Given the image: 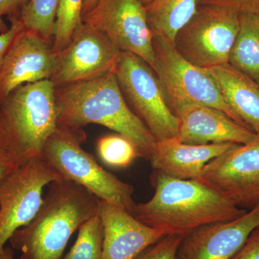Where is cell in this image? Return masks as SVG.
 Listing matches in <instances>:
<instances>
[{
	"instance_id": "obj_1",
	"label": "cell",
	"mask_w": 259,
	"mask_h": 259,
	"mask_svg": "<svg viewBox=\"0 0 259 259\" xmlns=\"http://www.w3.org/2000/svg\"><path fill=\"white\" fill-rule=\"evenodd\" d=\"M151 180L153 197L136 204L133 214L166 235L183 236L200 227L236 219L248 211L201 180H180L154 170Z\"/></svg>"
},
{
	"instance_id": "obj_2",
	"label": "cell",
	"mask_w": 259,
	"mask_h": 259,
	"mask_svg": "<svg viewBox=\"0 0 259 259\" xmlns=\"http://www.w3.org/2000/svg\"><path fill=\"white\" fill-rule=\"evenodd\" d=\"M58 127L81 131L97 124L131 140L142 157L149 160L156 141L131 110L114 72L102 77L56 88Z\"/></svg>"
},
{
	"instance_id": "obj_3",
	"label": "cell",
	"mask_w": 259,
	"mask_h": 259,
	"mask_svg": "<svg viewBox=\"0 0 259 259\" xmlns=\"http://www.w3.org/2000/svg\"><path fill=\"white\" fill-rule=\"evenodd\" d=\"M100 199L82 186L60 179L51 182L40 209L10 243L19 259H61L70 238L98 214Z\"/></svg>"
},
{
	"instance_id": "obj_4",
	"label": "cell",
	"mask_w": 259,
	"mask_h": 259,
	"mask_svg": "<svg viewBox=\"0 0 259 259\" xmlns=\"http://www.w3.org/2000/svg\"><path fill=\"white\" fill-rule=\"evenodd\" d=\"M55 90L50 79L26 83L0 104V140L18 167L41 158L58 129Z\"/></svg>"
},
{
	"instance_id": "obj_5",
	"label": "cell",
	"mask_w": 259,
	"mask_h": 259,
	"mask_svg": "<svg viewBox=\"0 0 259 259\" xmlns=\"http://www.w3.org/2000/svg\"><path fill=\"white\" fill-rule=\"evenodd\" d=\"M83 131L58 127L44 146L42 159L63 179L82 186L100 199L118 204L134 213V186L106 171L81 147Z\"/></svg>"
},
{
	"instance_id": "obj_6",
	"label": "cell",
	"mask_w": 259,
	"mask_h": 259,
	"mask_svg": "<svg viewBox=\"0 0 259 259\" xmlns=\"http://www.w3.org/2000/svg\"><path fill=\"white\" fill-rule=\"evenodd\" d=\"M153 47L155 54L153 70L174 115L185 105H205L221 110L237 123L248 128L227 104L217 83L205 69L184 59L173 42L161 34L153 33Z\"/></svg>"
},
{
	"instance_id": "obj_7",
	"label": "cell",
	"mask_w": 259,
	"mask_h": 259,
	"mask_svg": "<svg viewBox=\"0 0 259 259\" xmlns=\"http://www.w3.org/2000/svg\"><path fill=\"white\" fill-rule=\"evenodd\" d=\"M115 74L127 105L156 142L177 137L178 119L167 105L151 66L139 56L121 51Z\"/></svg>"
},
{
	"instance_id": "obj_8",
	"label": "cell",
	"mask_w": 259,
	"mask_h": 259,
	"mask_svg": "<svg viewBox=\"0 0 259 259\" xmlns=\"http://www.w3.org/2000/svg\"><path fill=\"white\" fill-rule=\"evenodd\" d=\"M239 28L238 13L199 5L197 13L177 32L174 47L184 59L201 69L227 64Z\"/></svg>"
},
{
	"instance_id": "obj_9",
	"label": "cell",
	"mask_w": 259,
	"mask_h": 259,
	"mask_svg": "<svg viewBox=\"0 0 259 259\" xmlns=\"http://www.w3.org/2000/svg\"><path fill=\"white\" fill-rule=\"evenodd\" d=\"M63 179L42 158L18 166L0 185V250L15 231L35 217L44 188Z\"/></svg>"
},
{
	"instance_id": "obj_10",
	"label": "cell",
	"mask_w": 259,
	"mask_h": 259,
	"mask_svg": "<svg viewBox=\"0 0 259 259\" xmlns=\"http://www.w3.org/2000/svg\"><path fill=\"white\" fill-rule=\"evenodd\" d=\"M120 54L105 34L83 23L69 44L56 54L51 81L60 88L115 73Z\"/></svg>"
},
{
	"instance_id": "obj_11",
	"label": "cell",
	"mask_w": 259,
	"mask_h": 259,
	"mask_svg": "<svg viewBox=\"0 0 259 259\" xmlns=\"http://www.w3.org/2000/svg\"><path fill=\"white\" fill-rule=\"evenodd\" d=\"M82 21L105 34L121 51L139 56L153 69V32L140 0H100L83 15Z\"/></svg>"
},
{
	"instance_id": "obj_12",
	"label": "cell",
	"mask_w": 259,
	"mask_h": 259,
	"mask_svg": "<svg viewBox=\"0 0 259 259\" xmlns=\"http://www.w3.org/2000/svg\"><path fill=\"white\" fill-rule=\"evenodd\" d=\"M199 180L224 194L239 208L250 210L259 205V133L246 144L212 160Z\"/></svg>"
},
{
	"instance_id": "obj_13",
	"label": "cell",
	"mask_w": 259,
	"mask_h": 259,
	"mask_svg": "<svg viewBox=\"0 0 259 259\" xmlns=\"http://www.w3.org/2000/svg\"><path fill=\"white\" fill-rule=\"evenodd\" d=\"M56 54L52 42L24 29L12 42L0 69V104L19 87L50 79Z\"/></svg>"
},
{
	"instance_id": "obj_14",
	"label": "cell",
	"mask_w": 259,
	"mask_h": 259,
	"mask_svg": "<svg viewBox=\"0 0 259 259\" xmlns=\"http://www.w3.org/2000/svg\"><path fill=\"white\" fill-rule=\"evenodd\" d=\"M259 226V205L232 221L200 227L182 236L175 259H231Z\"/></svg>"
},
{
	"instance_id": "obj_15",
	"label": "cell",
	"mask_w": 259,
	"mask_h": 259,
	"mask_svg": "<svg viewBox=\"0 0 259 259\" xmlns=\"http://www.w3.org/2000/svg\"><path fill=\"white\" fill-rule=\"evenodd\" d=\"M98 214L103 225V259H134L166 236L112 202L100 199Z\"/></svg>"
},
{
	"instance_id": "obj_16",
	"label": "cell",
	"mask_w": 259,
	"mask_h": 259,
	"mask_svg": "<svg viewBox=\"0 0 259 259\" xmlns=\"http://www.w3.org/2000/svg\"><path fill=\"white\" fill-rule=\"evenodd\" d=\"M175 115L179 121L177 138L184 144L243 145L251 142L257 136L214 107L187 105L177 110Z\"/></svg>"
},
{
	"instance_id": "obj_17",
	"label": "cell",
	"mask_w": 259,
	"mask_h": 259,
	"mask_svg": "<svg viewBox=\"0 0 259 259\" xmlns=\"http://www.w3.org/2000/svg\"><path fill=\"white\" fill-rule=\"evenodd\" d=\"M237 145L187 144L173 138L157 141L149 161L154 171L180 180H198L207 163Z\"/></svg>"
},
{
	"instance_id": "obj_18",
	"label": "cell",
	"mask_w": 259,
	"mask_h": 259,
	"mask_svg": "<svg viewBox=\"0 0 259 259\" xmlns=\"http://www.w3.org/2000/svg\"><path fill=\"white\" fill-rule=\"evenodd\" d=\"M227 104L250 131L259 133V83L229 64L205 69Z\"/></svg>"
},
{
	"instance_id": "obj_19",
	"label": "cell",
	"mask_w": 259,
	"mask_h": 259,
	"mask_svg": "<svg viewBox=\"0 0 259 259\" xmlns=\"http://www.w3.org/2000/svg\"><path fill=\"white\" fill-rule=\"evenodd\" d=\"M198 7L199 0H152L145 8L153 33L161 34L173 42Z\"/></svg>"
},
{
	"instance_id": "obj_20",
	"label": "cell",
	"mask_w": 259,
	"mask_h": 259,
	"mask_svg": "<svg viewBox=\"0 0 259 259\" xmlns=\"http://www.w3.org/2000/svg\"><path fill=\"white\" fill-rule=\"evenodd\" d=\"M228 64L259 83V15H240V28Z\"/></svg>"
},
{
	"instance_id": "obj_21",
	"label": "cell",
	"mask_w": 259,
	"mask_h": 259,
	"mask_svg": "<svg viewBox=\"0 0 259 259\" xmlns=\"http://www.w3.org/2000/svg\"><path fill=\"white\" fill-rule=\"evenodd\" d=\"M84 0H59L54 27L52 47L55 54L64 49L83 23Z\"/></svg>"
},
{
	"instance_id": "obj_22",
	"label": "cell",
	"mask_w": 259,
	"mask_h": 259,
	"mask_svg": "<svg viewBox=\"0 0 259 259\" xmlns=\"http://www.w3.org/2000/svg\"><path fill=\"white\" fill-rule=\"evenodd\" d=\"M59 0H30L20 20L26 30H32L53 42L56 10Z\"/></svg>"
},
{
	"instance_id": "obj_23",
	"label": "cell",
	"mask_w": 259,
	"mask_h": 259,
	"mask_svg": "<svg viewBox=\"0 0 259 259\" xmlns=\"http://www.w3.org/2000/svg\"><path fill=\"white\" fill-rule=\"evenodd\" d=\"M78 231L76 241L64 259H103V225L99 214Z\"/></svg>"
},
{
	"instance_id": "obj_24",
	"label": "cell",
	"mask_w": 259,
	"mask_h": 259,
	"mask_svg": "<svg viewBox=\"0 0 259 259\" xmlns=\"http://www.w3.org/2000/svg\"><path fill=\"white\" fill-rule=\"evenodd\" d=\"M99 157L107 166L126 168L141 156L136 145L120 134L102 136L97 142Z\"/></svg>"
},
{
	"instance_id": "obj_25",
	"label": "cell",
	"mask_w": 259,
	"mask_h": 259,
	"mask_svg": "<svg viewBox=\"0 0 259 259\" xmlns=\"http://www.w3.org/2000/svg\"><path fill=\"white\" fill-rule=\"evenodd\" d=\"M182 238L180 235H166L134 259H175Z\"/></svg>"
},
{
	"instance_id": "obj_26",
	"label": "cell",
	"mask_w": 259,
	"mask_h": 259,
	"mask_svg": "<svg viewBox=\"0 0 259 259\" xmlns=\"http://www.w3.org/2000/svg\"><path fill=\"white\" fill-rule=\"evenodd\" d=\"M199 5L225 8L239 15H259V0H199Z\"/></svg>"
},
{
	"instance_id": "obj_27",
	"label": "cell",
	"mask_w": 259,
	"mask_h": 259,
	"mask_svg": "<svg viewBox=\"0 0 259 259\" xmlns=\"http://www.w3.org/2000/svg\"><path fill=\"white\" fill-rule=\"evenodd\" d=\"M9 19L11 21L10 28L5 32H0V69L12 42L17 35L25 29L23 23L18 17H13Z\"/></svg>"
},
{
	"instance_id": "obj_28",
	"label": "cell",
	"mask_w": 259,
	"mask_h": 259,
	"mask_svg": "<svg viewBox=\"0 0 259 259\" xmlns=\"http://www.w3.org/2000/svg\"><path fill=\"white\" fill-rule=\"evenodd\" d=\"M231 259H259V226L253 230L241 249Z\"/></svg>"
},
{
	"instance_id": "obj_29",
	"label": "cell",
	"mask_w": 259,
	"mask_h": 259,
	"mask_svg": "<svg viewBox=\"0 0 259 259\" xmlns=\"http://www.w3.org/2000/svg\"><path fill=\"white\" fill-rule=\"evenodd\" d=\"M30 0H0V18L18 17Z\"/></svg>"
},
{
	"instance_id": "obj_30",
	"label": "cell",
	"mask_w": 259,
	"mask_h": 259,
	"mask_svg": "<svg viewBox=\"0 0 259 259\" xmlns=\"http://www.w3.org/2000/svg\"><path fill=\"white\" fill-rule=\"evenodd\" d=\"M18 168L0 140V185Z\"/></svg>"
},
{
	"instance_id": "obj_31",
	"label": "cell",
	"mask_w": 259,
	"mask_h": 259,
	"mask_svg": "<svg viewBox=\"0 0 259 259\" xmlns=\"http://www.w3.org/2000/svg\"><path fill=\"white\" fill-rule=\"evenodd\" d=\"M0 259H15L13 248L5 246L0 250Z\"/></svg>"
},
{
	"instance_id": "obj_32",
	"label": "cell",
	"mask_w": 259,
	"mask_h": 259,
	"mask_svg": "<svg viewBox=\"0 0 259 259\" xmlns=\"http://www.w3.org/2000/svg\"><path fill=\"white\" fill-rule=\"evenodd\" d=\"M100 0H84L83 5L82 16L93 9Z\"/></svg>"
},
{
	"instance_id": "obj_33",
	"label": "cell",
	"mask_w": 259,
	"mask_h": 259,
	"mask_svg": "<svg viewBox=\"0 0 259 259\" xmlns=\"http://www.w3.org/2000/svg\"><path fill=\"white\" fill-rule=\"evenodd\" d=\"M8 25L5 23L4 20H3V18H0V32H5L8 30Z\"/></svg>"
},
{
	"instance_id": "obj_34",
	"label": "cell",
	"mask_w": 259,
	"mask_h": 259,
	"mask_svg": "<svg viewBox=\"0 0 259 259\" xmlns=\"http://www.w3.org/2000/svg\"><path fill=\"white\" fill-rule=\"evenodd\" d=\"M140 1L141 2V3H142L144 6H146V5L149 4V3H151L152 0H140Z\"/></svg>"
}]
</instances>
